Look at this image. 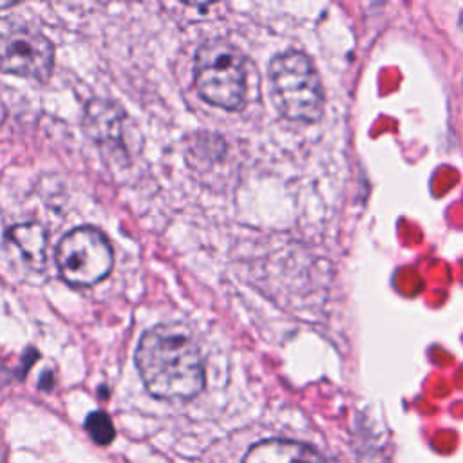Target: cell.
Instances as JSON below:
<instances>
[{
    "label": "cell",
    "instance_id": "cell-1",
    "mask_svg": "<svg viewBox=\"0 0 463 463\" xmlns=\"http://www.w3.org/2000/svg\"><path fill=\"white\" fill-rule=\"evenodd\" d=\"M136 366L152 396L185 402L205 387V360L192 333L179 324H160L143 333Z\"/></svg>",
    "mask_w": 463,
    "mask_h": 463
},
{
    "label": "cell",
    "instance_id": "cell-3",
    "mask_svg": "<svg viewBox=\"0 0 463 463\" xmlns=\"http://www.w3.org/2000/svg\"><path fill=\"white\" fill-rule=\"evenodd\" d=\"M194 83L199 96L212 106L239 110L246 100V58L225 38H212L196 53Z\"/></svg>",
    "mask_w": 463,
    "mask_h": 463
},
{
    "label": "cell",
    "instance_id": "cell-4",
    "mask_svg": "<svg viewBox=\"0 0 463 463\" xmlns=\"http://www.w3.org/2000/svg\"><path fill=\"white\" fill-rule=\"evenodd\" d=\"M55 64L49 38L24 20L0 17V73L47 80Z\"/></svg>",
    "mask_w": 463,
    "mask_h": 463
},
{
    "label": "cell",
    "instance_id": "cell-8",
    "mask_svg": "<svg viewBox=\"0 0 463 463\" xmlns=\"http://www.w3.org/2000/svg\"><path fill=\"white\" fill-rule=\"evenodd\" d=\"M6 237L22 252L24 259L33 268H42L46 262L47 234L38 223H26L8 230Z\"/></svg>",
    "mask_w": 463,
    "mask_h": 463
},
{
    "label": "cell",
    "instance_id": "cell-2",
    "mask_svg": "<svg viewBox=\"0 0 463 463\" xmlns=\"http://www.w3.org/2000/svg\"><path fill=\"white\" fill-rule=\"evenodd\" d=\"M271 96L285 118L315 124L324 112V89L312 58L301 51H285L268 67Z\"/></svg>",
    "mask_w": 463,
    "mask_h": 463
},
{
    "label": "cell",
    "instance_id": "cell-7",
    "mask_svg": "<svg viewBox=\"0 0 463 463\" xmlns=\"http://www.w3.org/2000/svg\"><path fill=\"white\" fill-rule=\"evenodd\" d=\"M243 463H326L310 445L289 440H267L253 445Z\"/></svg>",
    "mask_w": 463,
    "mask_h": 463
},
{
    "label": "cell",
    "instance_id": "cell-9",
    "mask_svg": "<svg viewBox=\"0 0 463 463\" xmlns=\"http://www.w3.org/2000/svg\"><path fill=\"white\" fill-rule=\"evenodd\" d=\"M85 429H87L89 436L98 445H109L116 436L115 426H112L110 418L103 411H96V413L89 414L87 420H85Z\"/></svg>",
    "mask_w": 463,
    "mask_h": 463
},
{
    "label": "cell",
    "instance_id": "cell-6",
    "mask_svg": "<svg viewBox=\"0 0 463 463\" xmlns=\"http://www.w3.org/2000/svg\"><path fill=\"white\" fill-rule=\"evenodd\" d=\"M83 127L103 156L110 160H128L125 145V110L112 100H91L85 107Z\"/></svg>",
    "mask_w": 463,
    "mask_h": 463
},
{
    "label": "cell",
    "instance_id": "cell-5",
    "mask_svg": "<svg viewBox=\"0 0 463 463\" xmlns=\"http://www.w3.org/2000/svg\"><path fill=\"white\" fill-rule=\"evenodd\" d=\"M115 264L109 239L92 226H80L65 234L56 246V267L71 286H94L106 279Z\"/></svg>",
    "mask_w": 463,
    "mask_h": 463
}]
</instances>
